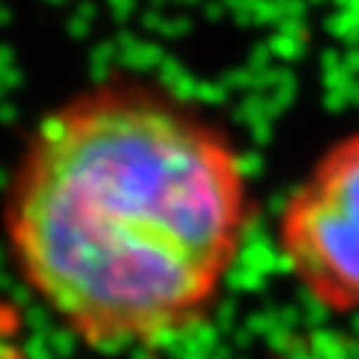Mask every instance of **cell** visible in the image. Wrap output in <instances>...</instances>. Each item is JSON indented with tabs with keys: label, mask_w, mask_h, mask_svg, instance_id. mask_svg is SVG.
<instances>
[{
	"label": "cell",
	"mask_w": 359,
	"mask_h": 359,
	"mask_svg": "<svg viewBox=\"0 0 359 359\" xmlns=\"http://www.w3.org/2000/svg\"><path fill=\"white\" fill-rule=\"evenodd\" d=\"M252 222L243 156L162 87L111 78L45 114L4 198L15 269L99 351L201 327Z\"/></svg>",
	"instance_id": "obj_1"
},
{
	"label": "cell",
	"mask_w": 359,
	"mask_h": 359,
	"mask_svg": "<svg viewBox=\"0 0 359 359\" xmlns=\"http://www.w3.org/2000/svg\"><path fill=\"white\" fill-rule=\"evenodd\" d=\"M278 249L318 306L359 311V132L332 141L287 198Z\"/></svg>",
	"instance_id": "obj_2"
}]
</instances>
